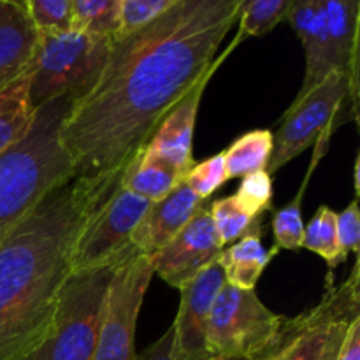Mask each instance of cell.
I'll return each instance as SVG.
<instances>
[{
    "instance_id": "30bf717a",
    "label": "cell",
    "mask_w": 360,
    "mask_h": 360,
    "mask_svg": "<svg viewBox=\"0 0 360 360\" xmlns=\"http://www.w3.org/2000/svg\"><path fill=\"white\" fill-rule=\"evenodd\" d=\"M150 200L118 188L81 229L70 257V273L118 262L132 250L134 231L150 210Z\"/></svg>"
},
{
    "instance_id": "44dd1931",
    "label": "cell",
    "mask_w": 360,
    "mask_h": 360,
    "mask_svg": "<svg viewBox=\"0 0 360 360\" xmlns=\"http://www.w3.org/2000/svg\"><path fill=\"white\" fill-rule=\"evenodd\" d=\"M273 136L271 130H252L238 137L224 151L229 179L266 171L273 153Z\"/></svg>"
},
{
    "instance_id": "cb8c5ba5",
    "label": "cell",
    "mask_w": 360,
    "mask_h": 360,
    "mask_svg": "<svg viewBox=\"0 0 360 360\" xmlns=\"http://www.w3.org/2000/svg\"><path fill=\"white\" fill-rule=\"evenodd\" d=\"M336 214L330 207L320 206L315 217L304 227V238H302V248L316 253L326 260L329 266V276L341 262H345L338 243Z\"/></svg>"
},
{
    "instance_id": "836d02e7",
    "label": "cell",
    "mask_w": 360,
    "mask_h": 360,
    "mask_svg": "<svg viewBox=\"0 0 360 360\" xmlns=\"http://www.w3.org/2000/svg\"><path fill=\"white\" fill-rule=\"evenodd\" d=\"M354 181H355V190H359V158L355 160V167H354Z\"/></svg>"
},
{
    "instance_id": "83f0119b",
    "label": "cell",
    "mask_w": 360,
    "mask_h": 360,
    "mask_svg": "<svg viewBox=\"0 0 360 360\" xmlns=\"http://www.w3.org/2000/svg\"><path fill=\"white\" fill-rule=\"evenodd\" d=\"M211 218H213L214 229L218 232L221 245H229V243H236L250 227H252L253 220L246 213H243L236 204L234 197L229 195L224 199H218L211 202L210 206Z\"/></svg>"
},
{
    "instance_id": "9a60e30c",
    "label": "cell",
    "mask_w": 360,
    "mask_h": 360,
    "mask_svg": "<svg viewBox=\"0 0 360 360\" xmlns=\"http://www.w3.org/2000/svg\"><path fill=\"white\" fill-rule=\"evenodd\" d=\"M39 41L27 2L0 0V90L30 72Z\"/></svg>"
},
{
    "instance_id": "4316f807",
    "label": "cell",
    "mask_w": 360,
    "mask_h": 360,
    "mask_svg": "<svg viewBox=\"0 0 360 360\" xmlns=\"http://www.w3.org/2000/svg\"><path fill=\"white\" fill-rule=\"evenodd\" d=\"M234 200L239 210L248 217H262L273 206V179L267 171H259L243 178L238 192L234 193Z\"/></svg>"
},
{
    "instance_id": "6da1fadb",
    "label": "cell",
    "mask_w": 360,
    "mask_h": 360,
    "mask_svg": "<svg viewBox=\"0 0 360 360\" xmlns=\"http://www.w3.org/2000/svg\"><path fill=\"white\" fill-rule=\"evenodd\" d=\"M243 2L178 0L153 23L112 39L101 79L60 130L72 181L98 204L122 188L162 120L210 72Z\"/></svg>"
},
{
    "instance_id": "7a4b0ae2",
    "label": "cell",
    "mask_w": 360,
    "mask_h": 360,
    "mask_svg": "<svg viewBox=\"0 0 360 360\" xmlns=\"http://www.w3.org/2000/svg\"><path fill=\"white\" fill-rule=\"evenodd\" d=\"M102 206L69 181L0 243V360H28L44 341L77 236Z\"/></svg>"
},
{
    "instance_id": "277c9868",
    "label": "cell",
    "mask_w": 360,
    "mask_h": 360,
    "mask_svg": "<svg viewBox=\"0 0 360 360\" xmlns=\"http://www.w3.org/2000/svg\"><path fill=\"white\" fill-rule=\"evenodd\" d=\"M112 39L84 32L41 35L30 70V101L37 111L55 101H83L108 63Z\"/></svg>"
},
{
    "instance_id": "d4e9b609",
    "label": "cell",
    "mask_w": 360,
    "mask_h": 360,
    "mask_svg": "<svg viewBox=\"0 0 360 360\" xmlns=\"http://www.w3.org/2000/svg\"><path fill=\"white\" fill-rule=\"evenodd\" d=\"M311 176V172L308 171L304 183H302L301 190L295 195V199L292 202H288L287 206L280 207V210L274 211L273 220V234H274V246L278 252L280 250H292V252H297L302 248V238H304V224H302V214H301V202H302V193H304L306 185H308V179Z\"/></svg>"
},
{
    "instance_id": "ba28073f",
    "label": "cell",
    "mask_w": 360,
    "mask_h": 360,
    "mask_svg": "<svg viewBox=\"0 0 360 360\" xmlns=\"http://www.w3.org/2000/svg\"><path fill=\"white\" fill-rule=\"evenodd\" d=\"M345 101L350 102L348 79L345 74L333 72L304 97L294 101L281 118L276 136H273V153L267 174L273 176L297 158L309 146L329 143ZM355 115V112H354Z\"/></svg>"
},
{
    "instance_id": "52a82bcc",
    "label": "cell",
    "mask_w": 360,
    "mask_h": 360,
    "mask_svg": "<svg viewBox=\"0 0 360 360\" xmlns=\"http://www.w3.org/2000/svg\"><path fill=\"white\" fill-rule=\"evenodd\" d=\"M285 316L271 311L255 290L225 281L207 323V350L213 360H257L276 347Z\"/></svg>"
},
{
    "instance_id": "8992f818",
    "label": "cell",
    "mask_w": 360,
    "mask_h": 360,
    "mask_svg": "<svg viewBox=\"0 0 360 360\" xmlns=\"http://www.w3.org/2000/svg\"><path fill=\"white\" fill-rule=\"evenodd\" d=\"M359 259L341 285L327 278L322 301L294 319L285 316L271 354L260 360H340L352 326L360 320Z\"/></svg>"
},
{
    "instance_id": "3957f363",
    "label": "cell",
    "mask_w": 360,
    "mask_h": 360,
    "mask_svg": "<svg viewBox=\"0 0 360 360\" xmlns=\"http://www.w3.org/2000/svg\"><path fill=\"white\" fill-rule=\"evenodd\" d=\"M72 102L55 101L35 111L27 136L0 155V243L58 186L74 179L60 137Z\"/></svg>"
},
{
    "instance_id": "5bb4252c",
    "label": "cell",
    "mask_w": 360,
    "mask_h": 360,
    "mask_svg": "<svg viewBox=\"0 0 360 360\" xmlns=\"http://www.w3.org/2000/svg\"><path fill=\"white\" fill-rule=\"evenodd\" d=\"M202 202L181 181L167 197L151 202L130 239L132 248L141 255L153 257L183 231Z\"/></svg>"
},
{
    "instance_id": "f546056e",
    "label": "cell",
    "mask_w": 360,
    "mask_h": 360,
    "mask_svg": "<svg viewBox=\"0 0 360 360\" xmlns=\"http://www.w3.org/2000/svg\"><path fill=\"white\" fill-rule=\"evenodd\" d=\"M178 0H122L120 35H129L167 13Z\"/></svg>"
},
{
    "instance_id": "2e32d148",
    "label": "cell",
    "mask_w": 360,
    "mask_h": 360,
    "mask_svg": "<svg viewBox=\"0 0 360 360\" xmlns=\"http://www.w3.org/2000/svg\"><path fill=\"white\" fill-rule=\"evenodd\" d=\"M287 20L297 34L306 56L304 81L297 97L294 98L299 101L313 88L319 86L327 76L338 70L334 67L329 37H327L322 0H292Z\"/></svg>"
},
{
    "instance_id": "f1b7e54d",
    "label": "cell",
    "mask_w": 360,
    "mask_h": 360,
    "mask_svg": "<svg viewBox=\"0 0 360 360\" xmlns=\"http://www.w3.org/2000/svg\"><path fill=\"white\" fill-rule=\"evenodd\" d=\"M183 181L186 183V186L200 200L206 202L221 185H225L229 181L224 151L218 155H213V157L200 162V164H193V167L186 172Z\"/></svg>"
},
{
    "instance_id": "d6a6232c",
    "label": "cell",
    "mask_w": 360,
    "mask_h": 360,
    "mask_svg": "<svg viewBox=\"0 0 360 360\" xmlns=\"http://www.w3.org/2000/svg\"><path fill=\"white\" fill-rule=\"evenodd\" d=\"M340 360H360V320L352 326Z\"/></svg>"
},
{
    "instance_id": "4fadbf2b",
    "label": "cell",
    "mask_w": 360,
    "mask_h": 360,
    "mask_svg": "<svg viewBox=\"0 0 360 360\" xmlns=\"http://www.w3.org/2000/svg\"><path fill=\"white\" fill-rule=\"evenodd\" d=\"M221 62H224L221 58H214L210 72L167 112V116L162 120L160 125L157 127L155 134L151 136L148 146L144 148L148 153L160 158L162 162L174 167L183 176H186V172L195 164L192 157V148L200 98H202L204 90H206V84L210 83L211 76L214 74V69Z\"/></svg>"
},
{
    "instance_id": "d6986e66",
    "label": "cell",
    "mask_w": 360,
    "mask_h": 360,
    "mask_svg": "<svg viewBox=\"0 0 360 360\" xmlns=\"http://www.w3.org/2000/svg\"><path fill=\"white\" fill-rule=\"evenodd\" d=\"M35 120L30 101V72L0 90V155L20 143Z\"/></svg>"
},
{
    "instance_id": "ac0fdd59",
    "label": "cell",
    "mask_w": 360,
    "mask_h": 360,
    "mask_svg": "<svg viewBox=\"0 0 360 360\" xmlns=\"http://www.w3.org/2000/svg\"><path fill=\"white\" fill-rule=\"evenodd\" d=\"M274 255H278L276 248L267 250L262 245V217H260L238 241L221 250L218 264L229 285L243 290H255L257 281Z\"/></svg>"
},
{
    "instance_id": "1f68e13d",
    "label": "cell",
    "mask_w": 360,
    "mask_h": 360,
    "mask_svg": "<svg viewBox=\"0 0 360 360\" xmlns=\"http://www.w3.org/2000/svg\"><path fill=\"white\" fill-rule=\"evenodd\" d=\"M136 360H174L172 357V327H169L167 333L158 338L151 347L136 355Z\"/></svg>"
},
{
    "instance_id": "e575fe53",
    "label": "cell",
    "mask_w": 360,
    "mask_h": 360,
    "mask_svg": "<svg viewBox=\"0 0 360 360\" xmlns=\"http://www.w3.org/2000/svg\"><path fill=\"white\" fill-rule=\"evenodd\" d=\"M257 360H260V359H257Z\"/></svg>"
},
{
    "instance_id": "7402d4cb",
    "label": "cell",
    "mask_w": 360,
    "mask_h": 360,
    "mask_svg": "<svg viewBox=\"0 0 360 360\" xmlns=\"http://www.w3.org/2000/svg\"><path fill=\"white\" fill-rule=\"evenodd\" d=\"M122 0H72V30L115 39L122 28Z\"/></svg>"
},
{
    "instance_id": "484cf974",
    "label": "cell",
    "mask_w": 360,
    "mask_h": 360,
    "mask_svg": "<svg viewBox=\"0 0 360 360\" xmlns=\"http://www.w3.org/2000/svg\"><path fill=\"white\" fill-rule=\"evenodd\" d=\"M28 14L41 35L72 30V0H25Z\"/></svg>"
},
{
    "instance_id": "5b68a950",
    "label": "cell",
    "mask_w": 360,
    "mask_h": 360,
    "mask_svg": "<svg viewBox=\"0 0 360 360\" xmlns=\"http://www.w3.org/2000/svg\"><path fill=\"white\" fill-rule=\"evenodd\" d=\"M118 262L67 276L51 327L28 360H91Z\"/></svg>"
},
{
    "instance_id": "603a6c76",
    "label": "cell",
    "mask_w": 360,
    "mask_h": 360,
    "mask_svg": "<svg viewBox=\"0 0 360 360\" xmlns=\"http://www.w3.org/2000/svg\"><path fill=\"white\" fill-rule=\"evenodd\" d=\"M292 0H245L239 13V32L234 42L224 53V58L246 37H260L287 20Z\"/></svg>"
},
{
    "instance_id": "9c48e42d",
    "label": "cell",
    "mask_w": 360,
    "mask_h": 360,
    "mask_svg": "<svg viewBox=\"0 0 360 360\" xmlns=\"http://www.w3.org/2000/svg\"><path fill=\"white\" fill-rule=\"evenodd\" d=\"M150 257L130 250L112 273L91 360H136L134 336L150 281Z\"/></svg>"
},
{
    "instance_id": "ffe728a7",
    "label": "cell",
    "mask_w": 360,
    "mask_h": 360,
    "mask_svg": "<svg viewBox=\"0 0 360 360\" xmlns=\"http://www.w3.org/2000/svg\"><path fill=\"white\" fill-rule=\"evenodd\" d=\"M183 179L185 176L181 172L144 150L127 169L122 186L150 202H158L167 197Z\"/></svg>"
},
{
    "instance_id": "8fae6325",
    "label": "cell",
    "mask_w": 360,
    "mask_h": 360,
    "mask_svg": "<svg viewBox=\"0 0 360 360\" xmlns=\"http://www.w3.org/2000/svg\"><path fill=\"white\" fill-rule=\"evenodd\" d=\"M221 250L224 245L218 238L206 200L183 231L160 252L150 257L153 274H158L169 287L181 290L197 274L217 262Z\"/></svg>"
},
{
    "instance_id": "4dcf8cb0",
    "label": "cell",
    "mask_w": 360,
    "mask_h": 360,
    "mask_svg": "<svg viewBox=\"0 0 360 360\" xmlns=\"http://www.w3.org/2000/svg\"><path fill=\"white\" fill-rule=\"evenodd\" d=\"M336 229H338V243L343 259L347 260L348 255L355 253L359 255L360 248V210L359 199L355 197L340 214H336Z\"/></svg>"
},
{
    "instance_id": "7c38bea8",
    "label": "cell",
    "mask_w": 360,
    "mask_h": 360,
    "mask_svg": "<svg viewBox=\"0 0 360 360\" xmlns=\"http://www.w3.org/2000/svg\"><path fill=\"white\" fill-rule=\"evenodd\" d=\"M224 285V271L217 260L179 290L181 301L171 326L174 360H213L207 350L206 333L214 299Z\"/></svg>"
},
{
    "instance_id": "e0dca14e",
    "label": "cell",
    "mask_w": 360,
    "mask_h": 360,
    "mask_svg": "<svg viewBox=\"0 0 360 360\" xmlns=\"http://www.w3.org/2000/svg\"><path fill=\"white\" fill-rule=\"evenodd\" d=\"M333 62L338 72L348 79L352 111L357 116L359 94V0H322Z\"/></svg>"
}]
</instances>
